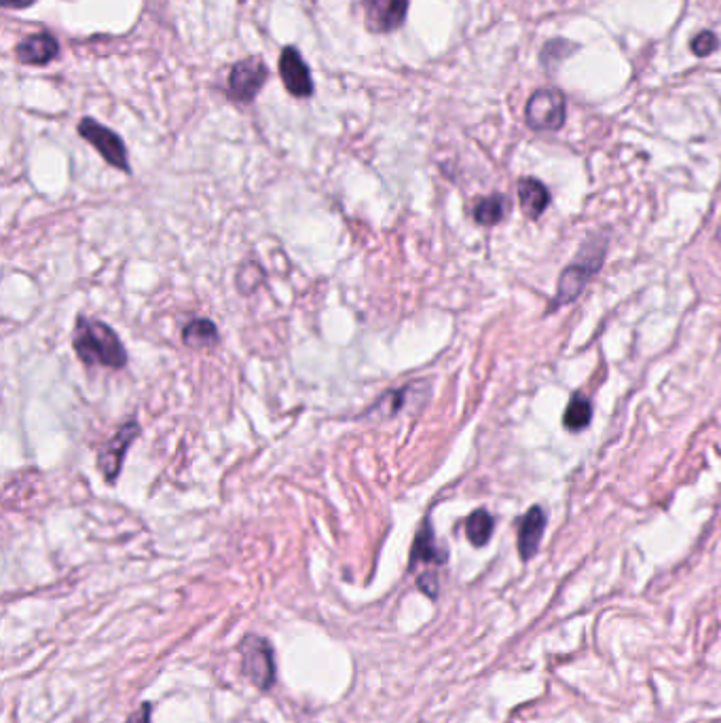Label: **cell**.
Segmentation results:
<instances>
[{
	"label": "cell",
	"mask_w": 721,
	"mask_h": 723,
	"mask_svg": "<svg viewBox=\"0 0 721 723\" xmlns=\"http://www.w3.org/2000/svg\"><path fill=\"white\" fill-rule=\"evenodd\" d=\"M72 347L83 364L123 368L127 362V351L115 330L100 320L79 318L75 335H72Z\"/></svg>",
	"instance_id": "6da1fadb"
},
{
	"label": "cell",
	"mask_w": 721,
	"mask_h": 723,
	"mask_svg": "<svg viewBox=\"0 0 721 723\" xmlns=\"http://www.w3.org/2000/svg\"><path fill=\"white\" fill-rule=\"evenodd\" d=\"M603 254H605V241H601V239L588 241L586 246H582L576 263L569 265L559 277L557 296H554V301L550 305L552 311L578 299V296L584 292L590 277H593L599 271V267L603 265Z\"/></svg>",
	"instance_id": "7a4b0ae2"
},
{
	"label": "cell",
	"mask_w": 721,
	"mask_h": 723,
	"mask_svg": "<svg viewBox=\"0 0 721 723\" xmlns=\"http://www.w3.org/2000/svg\"><path fill=\"white\" fill-rule=\"evenodd\" d=\"M567 102L563 91L548 87V89H538L535 94L529 98L527 108H525V119L527 125L535 132H557V129L563 127L565 117H567Z\"/></svg>",
	"instance_id": "3957f363"
},
{
	"label": "cell",
	"mask_w": 721,
	"mask_h": 723,
	"mask_svg": "<svg viewBox=\"0 0 721 723\" xmlns=\"http://www.w3.org/2000/svg\"><path fill=\"white\" fill-rule=\"evenodd\" d=\"M239 654H242V673L258 690L267 692L275 683V660L269 641L258 635H248L239 645Z\"/></svg>",
	"instance_id": "277c9868"
},
{
	"label": "cell",
	"mask_w": 721,
	"mask_h": 723,
	"mask_svg": "<svg viewBox=\"0 0 721 723\" xmlns=\"http://www.w3.org/2000/svg\"><path fill=\"white\" fill-rule=\"evenodd\" d=\"M79 134L83 140H87L91 146L96 148L108 165H113V168H117V170L129 172L125 142L113 132V129H108L106 125L98 123L96 119L85 117L79 123Z\"/></svg>",
	"instance_id": "5b68a950"
},
{
	"label": "cell",
	"mask_w": 721,
	"mask_h": 723,
	"mask_svg": "<svg viewBox=\"0 0 721 723\" xmlns=\"http://www.w3.org/2000/svg\"><path fill=\"white\" fill-rule=\"evenodd\" d=\"M269 70L261 58L237 62L229 74V98L239 104H250L267 83Z\"/></svg>",
	"instance_id": "8992f818"
},
{
	"label": "cell",
	"mask_w": 721,
	"mask_h": 723,
	"mask_svg": "<svg viewBox=\"0 0 721 723\" xmlns=\"http://www.w3.org/2000/svg\"><path fill=\"white\" fill-rule=\"evenodd\" d=\"M364 24L375 34L398 30L409 11V0H364Z\"/></svg>",
	"instance_id": "52a82bcc"
},
{
	"label": "cell",
	"mask_w": 721,
	"mask_h": 723,
	"mask_svg": "<svg viewBox=\"0 0 721 723\" xmlns=\"http://www.w3.org/2000/svg\"><path fill=\"white\" fill-rule=\"evenodd\" d=\"M138 434H140V425L136 421H129L100 449L98 463H100V470L108 482L117 480L121 466H123V459H125L129 447H132V442L138 438Z\"/></svg>",
	"instance_id": "ba28073f"
},
{
	"label": "cell",
	"mask_w": 721,
	"mask_h": 723,
	"mask_svg": "<svg viewBox=\"0 0 721 723\" xmlns=\"http://www.w3.org/2000/svg\"><path fill=\"white\" fill-rule=\"evenodd\" d=\"M280 77L286 91L294 98H309L313 94L311 72L297 47H284L280 55Z\"/></svg>",
	"instance_id": "9c48e42d"
},
{
	"label": "cell",
	"mask_w": 721,
	"mask_h": 723,
	"mask_svg": "<svg viewBox=\"0 0 721 723\" xmlns=\"http://www.w3.org/2000/svg\"><path fill=\"white\" fill-rule=\"evenodd\" d=\"M58 51H60V43L49 32L28 36V39H24L20 45L15 47L17 60L26 66H45L51 60L58 58Z\"/></svg>",
	"instance_id": "30bf717a"
},
{
	"label": "cell",
	"mask_w": 721,
	"mask_h": 723,
	"mask_svg": "<svg viewBox=\"0 0 721 723\" xmlns=\"http://www.w3.org/2000/svg\"><path fill=\"white\" fill-rule=\"evenodd\" d=\"M548 518L540 506H533L527 510V514L519 521V554L521 559L527 561L538 552L540 542L546 531Z\"/></svg>",
	"instance_id": "8fae6325"
},
{
	"label": "cell",
	"mask_w": 721,
	"mask_h": 723,
	"mask_svg": "<svg viewBox=\"0 0 721 723\" xmlns=\"http://www.w3.org/2000/svg\"><path fill=\"white\" fill-rule=\"evenodd\" d=\"M447 561V552L436 544V537L432 531V525L425 521L415 537V544L411 550V569H415L419 563L423 565H442Z\"/></svg>",
	"instance_id": "7c38bea8"
},
{
	"label": "cell",
	"mask_w": 721,
	"mask_h": 723,
	"mask_svg": "<svg viewBox=\"0 0 721 723\" xmlns=\"http://www.w3.org/2000/svg\"><path fill=\"white\" fill-rule=\"evenodd\" d=\"M519 201H521V210L529 218H540L548 208L550 193L540 180L521 178L519 180Z\"/></svg>",
	"instance_id": "4fadbf2b"
},
{
	"label": "cell",
	"mask_w": 721,
	"mask_h": 723,
	"mask_svg": "<svg viewBox=\"0 0 721 723\" xmlns=\"http://www.w3.org/2000/svg\"><path fill=\"white\" fill-rule=\"evenodd\" d=\"M590 419H593V404L584 396V394H573L565 415H563V425L569 432H582L584 428H588Z\"/></svg>",
	"instance_id": "5bb4252c"
},
{
	"label": "cell",
	"mask_w": 721,
	"mask_h": 723,
	"mask_svg": "<svg viewBox=\"0 0 721 723\" xmlns=\"http://www.w3.org/2000/svg\"><path fill=\"white\" fill-rule=\"evenodd\" d=\"M493 527H495V521L487 510H474L466 521V535H468L470 544L476 548L487 546L493 535Z\"/></svg>",
	"instance_id": "9a60e30c"
},
{
	"label": "cell",
	"mask_w": 721,
	"mask_h": 723,
	"mask_svg": "<svg viewBox=\"0 0 721 723\" xmlns=\"http://www.w3.org/2000/svg\"><path fill=\"white\" fill-rule=\"evenodd\" d=\"M506 206H508V201L504 195H499V193L489 195L476 203L474 220L483 227H493L506 216Z\"/></svg>",
	"instance_id": "2e32d148"
},
{
	"label": "cell",
	"mask_w": 721,
	"mask_h": 723,
	"mask_svg": "<svg viewBox=\"0 0 721 723\" xmlns=\"http://www.w3.org/2000/svg\"><path fill=\"white\" fill-rule=\"evenodd\" d=\"M182 341L189 347H212L218 341L216 326L210 320H193L184 326Z\"/></svg>",
	"instance_id": "e0dca14e"
},
{
	"label": "cell",
	"mask_w": 721,
	"mask_h": 723,
	"mask_svg": "<svg viewBox=\"0 0 721 723\" xmlns=\"http://www.w3.org/2000/svg\"><path fill=\"white\" fill-rule=\"evenodd\" d=\"M694 55H698V58H707V55L715 53L719 49V39L715 36V32L711 30H702L700 34H696L692 43H690Z\"/></svg>",
	"instance_id": "ac0fdd59"
},
{
	"label": "cell",
	"mask_w": 721,
	"mask_h": 723,
	"mask_svg": "<svg viewBox=\"0 0 721 723\" xmlns=\"http://www.w3.org/2000/svg\"><path fill=\"white\" fill-rule=\"evenodd\" d=\"M571 51H576V45H571V43H567L563 39L550 41V43H546V47L542 51V62L546 66L548 64H557L559 60H565Z\"/></svg>",
	"instance_id": "d6986e66"
},
{
	"label": "cell",
	"mask_w": 721,
	"mask_h": 723,
	"mask_svg": "<svg viewBox=\"0 0 721 723\" xmlns=\"http://www.w3.org/2000/svg\"><path fill=\"white\" fill-rule=\"evenodd\" d=\"M419 588H421L428 597L436 599V595H438V580H436L434 573H425V576H421V578H419Z\"/></svg>",
	"instance_id": "ffe728a7"
},
{
	"label": "cell",
	"mask_w": 721,
	"mask_h": 723,
	"mask_svg": "<svg viewBox=\"0 0 721 723\" xmlns=\"http://www.w3.org/2000/svg\"><path fill=\"white\" fill-rule=\"evenodd\" d=\"M151 713H153V707L149 702H144L140 709H136L132 715H129L127 723H151Z\"/></svg>",
	"instance_id": "44dd1931"
},
{
	"label": "cell",
	"mask_w": 721,
	"mask_h": 723,
	"mask_svg": "<svg viewBox=\"0 0 721 723\" xmlns=\"http://www.w3.org/2000/svg\"><path fill=\"white\" fill-rule=\"evenodd\" d=\"M0 3H3L5 9H26L36 3V0H0Z\"/></svg>",
	"instance_id": "7402d4cb"
},
{
	"label": "cell",
	"mask_w": 721,
	"mask_h": 723,
	"mask_svg": "<svg viewBox=\"0 0 721 723\" xmlns=\"http://www.w3.org/2000/svg\"><path fill=\"white\" fill-rule=\"evenodd\" d=\"M717 239H719V244H721V227H719V231H717Z\"/></svg>",
	"instance_id": "603a6c76"
}]
</instances>
